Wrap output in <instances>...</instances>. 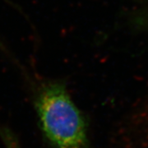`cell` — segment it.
<instances>
[{
	"label": "cell",
	"mask_w": 148,
	"mask_h": 148,
	"mask_svg": "<svg viewBox=\"0 0 148 148\" xmlns=\"http://www.w3.org/2000/svg\"><path fill=\"white\" fill-rule=\"evenodd\" d=\"M36 110L47 140L55 148H86V123L63 83L41 85L36 98Z\"/></svg>",
	"instance_id": "6da1fadb"
},
{
	"label": "cell",
	"mask_w": 148,
	"mask_h": 148,
	"mask_svg": "<svg viewBox=\"0 0 148 148\" xmlns=\"http://www.w3.org/2000/svg\"><path fill=\"white\" fill-rule=\"evenodd\" d=\"M0 138L6 148H21L18 138L8 127L0 123Z\"/></svg>",
	"instance_id": "7a4b0ae2"
}]
</instances>
